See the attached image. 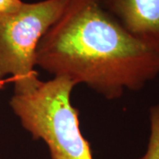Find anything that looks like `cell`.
<instances>
[{
    "label": "cell",
    "mask_w": 159,
    "mask_h": 159,
    "mask_svg": "<svg viewBox=\"0 0 159 159\" xmlns=\"http://www.w3.org/2000/svg\"><path fill=\"white\" fill-rule=\"evenodd\" d=\"M34 64L108 100L159 75V52L129 34L99 0H66L40 40Z\"/></svg>",
    "instance_id": "cell-1"
},
{
    "label": "cell",
    "mask_w": 159,
    "mask_h": 159,
    "mask_svg": "<svg viewBox=\"0 0 159 159\" xmlns=\"http://www.w3.org/2000/svg\"><path fill=\"white\" fill-rule=\"evenodd\" d=\"M75 86L61 77L42 81L36 75L14 80L11 109L34 139L44 141L51 159H93L80 132L79 111L70 100Z\"/></svg>",
    "instance_id": "cell-2"
},
{
    "label": "cell",
    "mask_w": 159,
    "mask_h": 159,
    "mask_svg": "<svg viewBox=\"0 0 159 159\" xmlns=\"http://www.w3.org/2000/svg\"><path fill=\"white\" fill-rule=\"evenodd\" d=\"M66 0L24 3L0 18V80L11 75L14 80L30 79L36 47L47 29L60 15Z\"/></svg>",
    "instance_id": "cell-3"
},
{
    "label": "cell",
    "mask_w": 159,
    "mask_h": 159,
    "mask_svg": "<svg viewBox=\"0 0 159 159\" xmlns=\"http://www.w3.org/2000/svg\"><path fill=\"white\" fill-rule=\"evenodd\" d=\"M134 37L159 52V0H99Z\"/></svg>",
    "instance_id": "cell-4"
},
{
    "label": "cell",
    "mask_w": 159,
    "mask_h": 159,
    "mask_svg": "<svg viewBox=\"0 0 159 159\" xmlns=\"http://www.w3.org/2000/svg\"><path fill=\"white\" fill-rule=\"evenodd\" d=\"M149 125L147 151L140 159H159V104L149 109Z\"/></svg>",
    "instance_id": "cell-5"
},
{
    "label": "cell",
    "mask_w": 159,
    "mask_h": 159,
    "mask_svg": "<svg viewBox=\"0 0 159 159\" xmlns=\"http://www.w3.org/2000/svg\"><path fill=\"white\" fill-rule=\"evenodd\" d=\"M22 3L21 0H0V18L17 10Z\"/></svg>",
    "instance_id": "cell-6"
}]
</instances>
